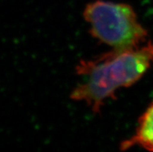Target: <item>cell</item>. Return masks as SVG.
I'll return each instance as SVG.
<instances>
[{
	"instance_id": "3",
	"label": "cell",
	"mask_w": 153,
	"mask_h": 152,
	"mask_svg": "<svg viewBox=\"0 0 153 152\" xmlns=\"http://www.w3.org/2000/svg\"><path fill=\"white\" fill-rule=\"evenodd\" d=\"M120 146L121 151L138 146L153 151V102L139 117L134 134L123 141Z\"/></svg>"
},
{
	"instance_id": "2",
	"label": "cell",
	"mask_w": 153,
	"mask_h": 152,
	"mask_svg": "<svg viewBox=\"0 0 153 152\" xmlns=\"http://www.w3.org/2000/svg\"><path fill=\"white\" fill-rule=\"evenodd\" d=\"M83 17L92 36L114 50L142 46L149 36L129 4L96 0L86 5Z\"/></svg>"
},
{
	"instance_id": "1",
	"label": "cell",
	"mask_w": 153,
	"mask_h": 152,
	"mask_svg": "<svg viewBox=\"0 0 153 152\" xmlns=\"http://www.w3.org/2000/svg\"><path fill=\"white\" fill-rule=\"evenodd\" d=\"M153 65V43L127 49L114 50L94 59L82 60L76 67L80 82L70 98L85 102L99 113L105 102L115 99L121 88L134 85Z\"/></svg>"
}]
</instances>
